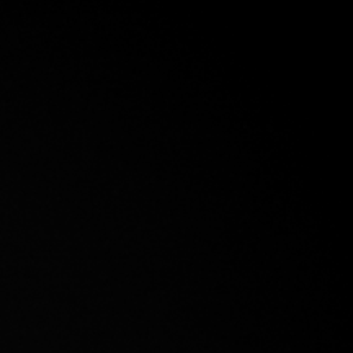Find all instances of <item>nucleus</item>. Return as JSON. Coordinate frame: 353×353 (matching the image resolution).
Wrapping results in <instances>:
<instances>
[]
</instances>
